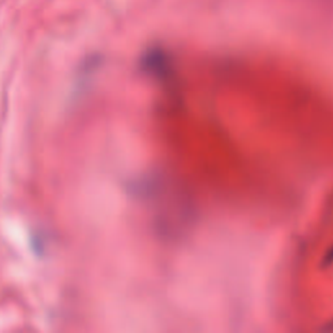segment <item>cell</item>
Masks as SVG:
<instances>
[{"label": "cell", "mask_w": 333, "mask_h": 333, "mask_svg": "<svg viewBox=\"0 0 333 333\" xmlns=\"http://www.w3.org/2000/svg\"><path fill=\"white\" fill-rule=\"evenodd\" d=\"M142 73L154 79L167 91L175 92L178 87L177 68L175 59L163 47H150L139 60Z\"/></svg>", "instance_id": "1"}, {"label": "cell", "mask_w": 333, "mask_h": 333, "mask_svg": "<svg viewBox=\"0 0 333 333\" xmlns=\"http://www.w3.org/2000/svg\"><path fill=\"white\" fill-rule=\"evenodd\" d=\"M332 264H333V245L326 251V254H324L323 257V266L330 267Z\"/></svg>", "instance_id": "2"}, {"label": "cell", "mask_w": 333, "mask_h": 333, "mask_svg": "<svg viewBox=\"0 0 333 333\" xmlns=\"http://www.w3.org/2000/svg\"><path fill=\"white\" fill-rule=\"evenodd\" d=\"M324 331H327V332H333V320H331L330 323H327V326L324 327Z\"/></svg>", "instance_id": "3"}]
</instances>
